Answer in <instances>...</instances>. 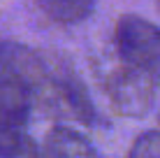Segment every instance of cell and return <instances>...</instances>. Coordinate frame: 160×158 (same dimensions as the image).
I'll return each instance as SVG.
<instances>
[{
    "label": "cell",
    "instance_id": "obj_4",
    "mask_svg": "<svg viewBox=\"0 0 160 158\" xmlns=\"http://www.w3.org/2000/svg\"><path fill=\"white\" fill-rule=\"evenodd\" d=\"M40 158H98L93 146L72 128H53L47 135Z\"/></svg>",
    "mask_w": 160,
    "mask_h": 158
},
{
    "label": "cell",
    "instance_id": "obj_3",
    "mask_svg": "<svg viewBox=\"0 0 160 158\" xmlns=\"http://www.w3.org/2000/svg\"><path fill=\"white\" fill-rule=\"evenodd\" d=\"M104 93L116 114L137 119L151 110L156 98V79L144 70L125 63L104 79Z\"/></svg>",
    "mask_w": 160,
    "mask_h": 158
},
{
    "label": "cell",
    "instance_id": "obj_1",
    "mask_svg": "<svg viewBox=\"0 0 160 158\" xmlns=\"http://www.w3.org/2000/svg\"><path fill=\"white\" fill-rule=\"evenodd\" d=\"M44 70L40 54L14 42H0V126H23L28 119L32 86Z\"/></svg>",
    "mask_w": 160,
    "mask_h": 158
},
{
    "label": "cell",
    "instance_id": "obj_7",
    "mask_svg": "<svg viewBox=\"0 0 160 158\" xmlns=\"http://www.w3.org/2000/svg\"><path fill=\"white\" fill-rule=\"evenodd\" d=\"M128 158H160V133L151 130L137 137Z\"/></svg>",
    "mask_w": 160,
    "mask_h": 158
},
{
    "label": "cell",
    "instance_id": "obj_2",
    "mask_svg": "<svg viewBox=\"0 0 160 158\" xmlns=\"http://www.w3.org/2000/svg\"><path fill=\"white\" fill-rule=\"evenodd\" d=\"M116 47L128 65L144 70L160 81V28L135 14H125L116 23Z\"/></svg>",
    "mask_w": 160,
    "mask_h": 158
},
{
    "label": "cell",
    "instance_id": "obj_6",
    "mask_svg": "<svg viewBox=\"0 0 160 158\" xmlns=\"http://www.w3.org/2000/svg\"><path fill=\"white\" fill-rule=\"evenodd\" d=\"M40 9L58 23H77L95 7V0H37Z\"/></svg>",
    "mask_w": 160,
    "mask_h": 158
},
{
    "label": "cell",
    "instance_id": "obj_5",
    "mask_svg": "<svg viewBox=\"0 0 160 158\" xmlns=\"http://www.w3.org/2000/svg\"><path fill=\"white\" fill-rule=\"evenodd\" d=\"M0 158H40V149L23 126H0Z\"/></svg>",
    "mask_w": 160,
    "mask_h": 158
}]
</instances>
